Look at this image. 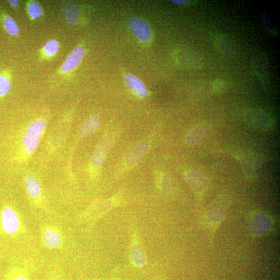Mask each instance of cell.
<instances>
[{"label":"cell","mask_w":280,"mask_h":280,"mask_svg":"<svg viewBox=\"0 0 280 280\" xmlns=\"http://www.w3.org/2000/svg\"><path fill=\"white\" fill-rule=\"evenodd\" d=\"M231 204V199L228 195H219L203 215V223L208 232L209 242L211 247L217 230L224 222Z\"/></svg>","instance_id":"6da1fadb"},{"label":"cell","mask_w":280,"mask_h":280,"mask_svg":"<svg viewBox=\"0 0 280 280\" xmlns=\"http://www.w3.org/2000/svg\"><path fill=\"white\" fill-rule=\"evenodd\" d=\"M274 228V219L272 215L265 211H253L249 218V229L253 238L265 236Z\"/></svg>","instance_id":"7a4b0ae2"},{"label":"cell","mask_w":280,"mask_h":280,"mask_svg":"<svg viewBox=\"0 0 280 280\" xmlns=\"http://www.w3.org/2000/svg\"><path fill=\"white\" fill-rule=\"evenodd\" d=\"M47 123L44 120H38L30 124L23 137V143L26 152L32 154L37 148L40 137L45 128Z\"/></svg>","instance_id":"3957f363"},{"label":"cell","mask_w":280,"mask_h":280,"mask_svg":"<svg viewBox=\"0 0 280 280\" xmlns=\"http://www.w3.org/2000/svg\"><path fill=\"white\" fill-rule=\"evenodd\" d=\"M245 118L250 125L261 130H268L273 126L271 117L265 112L258 109L248 110L245 114Z\"/></svg>","instance_id":"277c9868"},{"label":"cell","mask_w":280,"mask_h":280,"mask_svg":"<svg viewBox=\"0 0 280 280\" xmlns=\"http://www.w3.org/2000/svg\"><path fill=\"white\" fill-rule=\"evenodd\" d=\"M0 221L3 231L7 235L16 234L19 228V217L13 209L5 207L2 210Z\"/></svg>","instance_id":"5b68a950"},{"label":"cell","mask_w":280,"mask_h":280,"mask_svg":"<svg viewBox=\"0 0 280 280\" xmlns=\"http://www.w3.org/2000/svg\"><path fill=\"white\" fill-rule=\"evenodd\" d=\"M128 26L134 35L140 41L147 42L151 38V29L142 18L133 17L130 19Z\"/></svg>","instance_id":"8992f818"},{"label":"cell","mask_w":280,"mask_h":280,"mask_svg":"<svg viewBox=\"0 0 280 280\" xmlns=\"http://www.w3.org/2000/svg\"><path fill=\"white\" fill-rule=\"evenodd\" d=\"M212 42L219 52L226 55H232L237 52V46L233 40L221 33H215L212 36Z\"/></svg>","instance_id":"52a82bcc"},{"label":"cell","mask_w":280,"mask_h":280,"mask_svg":"<svg viewBox=\"0 0 280 280\" xmlns=\"http://www.w3.org/2000/svg\"><path fill=\"white\" fill-rule=\"evenodd\" d=\"M177 60L181 65L190 69H199L203 68L204 65L202 56L191 50L178 52Z\"/></svg>","instance_id":"ba28073f"},{"label":"cell","mask_w":280,"mask_h":280,"mask_svg":"<svg viewBox=\"0 0 280 280\" xmlns=\"http://www.w3.org/2000/svg\"><path fill=\"white\" fill-rule=\"evenodd\" d=\"M85 54V49L82 46L75 48L67 57L60 68L61 73L66 74L71 72L81 63Z\"/></svg>","instance_id":"9c48e42d"},{"label":"cell","mask_w":280,"mask_h":280,"mask_svg":"<svg viewBox=\"0 0 280 280\" xmlns=\"http://www.w3.org/2000/svg\"><path fill=\"white\" fill-rule=\"evenodd\" d=\"M186 179L198 197H202L208 188L206 179L201 175L193 172H189L186 175Z\"/></svg>","instance_id":"30bf717a"},{"label":"cell","mask_w":280,"mask_h":280,"mask_svg":"<svg viewBox=\"0 0 280 280\" xmlns=\"http://www.w3.org/2000/svg\"><path fill=\"white\" fill-rule=\"evenodd\" d=\"M125 80L128 88L138 97L143 98L147 96L148 91L146 87L137 76L128 74Z\"/></svg>","instance_id":"8fae6325"},{"label":"cell","mask_w":280,"mask_h":280,"mask_svg":"<svg viewBox=\"0 0 280 280\" xmlns=\"http://www.w3.org/2000/svg\"><path fill=\"white\" fill-rule=\"evenodd\" d=\"M109 140L104 139L100 143L92 158V163L96 167L101 166L104 163L110 148Z\"/></svg>","instance_id":"7c38bea8"},{"label":"cell","mask_w":280,"mask_h":280,"mask_svg":"<svg viewBox=\"0 0 280 280\" xmlns=\"http://www.w3.org/2000/svg\"><path fill=\"white\" fill-rule=\"evenodd\" d=\"M62 13L66 21L70 24H75L78 19L79 9L74 3L66 2L62 6Z\"/></svg>","instance_id":"4fadbf2b"},{"label":"cell","mask_w":280,"mask_h":280,"mask_svg":"<svg viewBox=\"0 0 280 280\" xmlns=\"http://www.w3.org/2000/svg\"><path fill=\"white\" fill-rule=\"evenodd\" d=\"M148 149V145L141 143L137 145L130 152L126 158V163L128 166H133L137 164L146 154Z\"/></svg>","instance_id":"5bb4252c"},{"label":"cell","mask_w":280,"mask_h":280,"mask_svg":"<svg viewBox=\"0 0 280 280\" xmlns=\"http://www.w3.org/2000/svg\"><path fill=\"white\" fill-rule=\"evenodd\" d=\"M101 124L99 118L97 116L89 117L80 128L78 136L83 138L95 132Z\"/></svg>","instance_id":"9a60e30c"},{"label":"cell","mask_w":280,"mask_h":280,"mask_svg":"<svg viewBox=\"0 0 280 280\" xmlns=\"http://www.w3.org/2000/svg\"><path fill=\"white\" fill-rule=\"evenodd\" d=\"M253 68L259 77L266 78L268 72L266 57L262 54L256 56L253 60Z\"/></svg>","instance_id":"2e32d148"},{"label":"cell","mask_w":280,"mask_h":280,"mask_svg":"<svg viewBox=\"0 0 280 280\" xmlns=\"http://www.w3.org/2000/svg\"><path fill=\"white\" fill-rule=\"evenodd\" d=\"M208 128L204 126L195 128L187 137V143L190 145H195L200 142L208 134Z\"/></svg>","instance_id":"e0dca14e"},{"label":"cell","mask_w":280,"mask_h":280,"mask_svg":"<svg viewBox=\"0 0 280 280\" xmlns=\"http://www.w3.org/2000/svg\"><path fill=\"white\" fill-rule=\"evenodd\" d=\"M44 242L47 247L54 248L61 245L62 240L59 234L53 229H48L43 234Z\"/></svg>","instance_id":"ac0fdd59"},{"label":"cell","mask_w":280,"mask_h":280,"mask_svg":"<svg viewBox=\"0 0 280 280\" xmlns=\"http://www.w3.org/2000/svg\"><path fill=\"white\" fill-rule=\"evenodd\" d=\"M131 258L133 263L138 267L143 266L145 263V257L143 250L139 245L135 244L131 248Z\"/></svg>","instance_id":"d6986e66"},{"label":"cell","mask_w":280,"mask_h":280,"mask_svg":"<svg viewBox=\"0 0 280 280\" xmlns=\"http://www.w3.org/2000/svg\"><path fill=\"white\" fill-rule=\"evenodd\" d=\"M26 187L30 196L33 198H37L41 195V187L37 180L34 177L30 176L26 180Z\"/></svg>","instance_id":"ffe728a7"},{"label":"cell","mask_w":280,"mask_h":280,"mask_svg":"<svg viewBox=\"0 0 280 280\" xmlns=\"http://www.w3.org/2000/svg\"><path fill=\"white\" fill-rule=\"evenodd\" d=\"M4 26L7 34L11 36H16L19 33V28L14 19L9 16L4 19Z\"/></svg>","instance_id":"44dd1931"},{"label":"cell","mask_w":280,"mask_h":280,"mask_svg":"<svg viewBox=\"0 0 280 280\" xmlns=\"http://www.w3.org/2000/svg\"><path fill=\"white\" fill-rule=\"evenodd\" d=\"M59 48V45L56 40H50L44 47V54L46 57H52L57 53Z\"/></svg>","instance_id":"7402d4cb"},{"label":"cell","mask_w":280,"mask_h":280,"mask_svg":"<svg viewBox=\"0 0 280 280\" xmlns=\"http://www.w3.org/2000/svg\"><path fill=\"white\" fill-rule=\"evenodd\" d=\"M261 21L267 32L273 35H278L277 28L275 27L271 17L266 14H263L261 16Z\"/></svg>","instance_id":"603a6c76"},{"label":"cell","mask_w":280,"mask_h":280,"mask_svg":"<svg viewBox=\"0 0 280 280\" xmlns=\"http://www.w3.org/2000/svg\"><path fill=\"white\" fill-rule=\"evenodd\" d=\"M28 13L32 19H37L41 17L43 14L42 8L38 3L30 2L27 6Z\"/></svg>","instance_id":"cb8c5ba5"},{"label":"cell","mask_w":280,"mask_h":280,"mask_svg":"<svg viewBox=\"0 0 280 280\" xmlns=\"http://www.w3.org/2000/svg\"><path fill=\"white\" fill-rule=\"evenodd\" d=\"M11 88L9 79L5 75L0 74V97L5 96Z\"/></svg>","instance_id":"d4e9b609"},{"label":"cell","mask_w":280,"mask_h":280,"mask_svg":"<svg viewBox=\"0 0 280 280\" xmlns=\"http://www.w3.org/2000/svg\"><path fill=\"white\" fill-rule=\"evenodd\" d=\"M214 93H220L225 91L228 87V83L223 79H216L211 81Z\"/></svg>","instance_id":"484cf974"},{"label":"cell","mask_w":280,"mask_h":280,"mask_svg":"<svg viewBox=\"0 0 280 280\" xmlns=\"http://www.w3.org/2000/svg\"><path fill=\"white\" fill-rule=\"evenodd\" d=\"M163 187L164 189L169 190L171 188V181L168 178L165 177L163 180Z\"/></svg>","instance_id":"4316f807"},{"label":"cell","mask_w":280,"mask_h":280,"mask_svg":"<svg viewBox=\"0 0 280 280\" xmlns=\"http://www.w3.org/2000/svg\"><path fill=\"white\" fill-rule=\"evenodd\" d=\"M8 280H29V279L26 276L22 274H19L13 276L10 278Z\"/></svg>","instance_id":"83f0119b"},{"label":"cell","mask_w":280,"mask_h":280,"mask_svg":"<svg viewBox=\"0 0 280 280\" xmlns=\"http://www.w3.org/2000/svg\"><path fill=\"white\" fill-rule=\"evenodd\" d=\"M9 3L14 7H17L18 6L19 2L17 0H11V1H9Z\"/></svg>","instance_id":"f1b7e54d"},{"label":"cell","mask_w":280,"mask_h":280,"mask_svg":"<svg viewBox=\"0 0 280 280\" xmlns=\"http://www.w3.org/2000/svg\"><path fill=\"white\" fill-rule=\"evenodd\" d=\"M51 280H67L64 277L57 276L54 277Z\"/></svg>","instance_id":"f546056e"},{"label":"cell","mask_w":280,"mask_h":280,"mask_svg":"<svg viewBox=\"0 0 280 280\" xmlns=\"http://www.w3.org/2000/svg\"><path fill=\"white\" fill-rule=\"evenodd\" d=\"M172 2L177 4H182L185 3V1H172Z\"/></svg>","instance_id":"4dcf8cb0"}]
</instances>
